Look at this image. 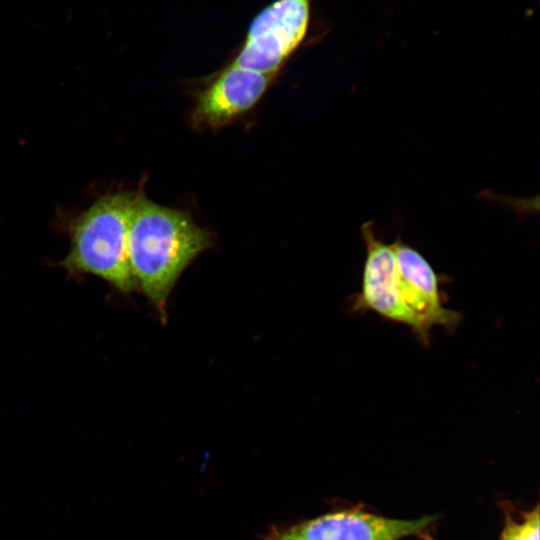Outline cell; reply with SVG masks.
Instances as JSON below:
<instances>
[{"mask_svg": "<svg viewBox=\"0 0 540 540\" xmlns=\"http://www.w3.org/2000/svg\"><path fill=\"white\" fill-rule=\"evenodd\" d=\"M311 0H274L250 22L233 64L275 75L304 41Z\"/></svg>", "mask_w": 540, "mask_h": 540, "instance_id": "3957f363", "label": "cell"}, {"mask_svg": "<svg viewBox=\"0 0 540 540\" xmlns=\"http://www.w3.org/2000/svg\"><path fill=\"white\" fill-rule=\"evenodd\" d=\"M366 256L360 291L352 300L353 312L372 311L392 322L408 326L416 333L413 316L404 306L398 286V272L392 244H387L375 230L374 222L361 226Z\"/></svg>", "mask_w": 540, "mask_h": 540, "instance_id": "8992f818", "label": "cell"}, {"mask_svg": "<svg viewBox=\"0 0 540 540\" xmlns=\"http://www.w3.org/2000/svg\"><path fill=\"white\" fill-rule=\"evenodd\" d=\"M432 516L395 519L356 510L327 513L286 526H271L261 540H402L421 534Z\"/></svg>", "mask_w": 540, "mask_h": 540, "instance_id": "277c9868", "label": "cell"}, {"mask_svg": "<svg viewBox=\"0 0 540 540\" xmlns=\"http://www.w3.org/2000/svg\"><path fill=\"white\" fill-rule=\"evenodd\" d=\"M500 540H539V510L536 508L522 522L507 525Z\"/></svg>", "mask_w": 540, "mask_h": 540, "instance_id": "ba28073f", "label": "cell"}, {"mask_svg": "<svg viewBox=\"0 0 540 540\" xmlns=\"http://www.w3.org/2000/svg\"><path fill=\"white\" fill-rule=\"evenodd\" d=\"M391 244L396 258L401 300L416 322L415 336L427 346L433 327L453 330L461 321V313L444 306V294L440 289L443 277L435 272L417 249L400 238Z\"/></svg>", "mask_w": 540, "mask_h": 540, "instance_id": "5b68a950", "label": "cell"}, {"mask_svg": "<svg viewBox=\"0 0 540 540\" xmlns=\"http://www.w3.org/2000/svg\"><path fill=\"white\" fill-rule=\"evenodd\" d=\"M274 77L231 63L199 95L194 123L208 128L228 124L255 106Z\"/></svg>", "mask_w": 540, "mask_h": 540, "instance_id": "52a82bcc", "label": "cell"}, {"mask_svg": "<svg viewBox=\"0 0 540 540\" xmlns=\"http://www.w3.org/2000/svg\"><path fill=\"white\" fill-rule=\"evenodd\" d=\"M210 244V236L186 213L135 195L128 230L129 266L163 321L177 279Z\"/></svg>", "mask_w": 540, "mask_h": 540, "instance_id": "6da1fadb", "label": "cell"}, {"mask_svg": "<svg viewBox=\"0 0 540 540\" xmlns=\"http://www.w3.org/2000/svg\"><path fill=\"white\" fill-rule=\"evenodd\" d=\"M136 193L100 196L71 226V245L61 265L72 273L92 274L122 292L137 288L128 260V230Z\"/></svg>", "mask_w": 540, "mask_h": 540, "instance_id": "7a4b0ae2", "label": "cell"}]
</instances>
